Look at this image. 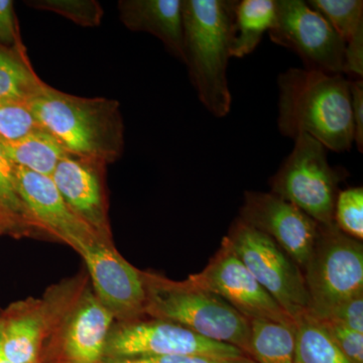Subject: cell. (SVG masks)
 Instances as JSON below:
<instances>
[{
	"label": "cell",
	"instance_id": "cell-28",
	"mask_svg": "<svg viewBox=\"0 0 363 363\" xmlns=\"http://www.w3.org/2000/svg\"><path fill=\"white\" fill-rule=\"evenodd\" d=\"M323 325L333 342L352 363H363V333L351 330L348 327L332 321L318 320Z\"/></svg>",
	"mask_w": 363,
	"mask_h": 363
},
{
	"label": "cell",
	"instance_id": "cell-15",
	"mask_svg": "<svg viewBox=\"0 0 363 363\" xmlns=\"http://www.w3.org/2000/svg\"><path fill=\"white\" fill-rule=\"evenodd\" d=\"M107 164L68 156L51 178L76 216L104 240L111 241L105 175Z\"/></svg>",
	"mask_w": 363,
	"mask_h": 363
},
{
	"label": "cell",
	"instance_id": "cell-32",
	"mask_svg": "<svg viewBox=\"0 0 363 363\" xmlns=\"http://www.w3.org/2000/svg\"><path fill=\"white\" fill-rule=\"evenodd\" d=\"M351 111L354 125V143L363 150V82L362 79H350Z\"/></svg>",
	"mask_w": 363,
	"mask_h": 363
},
{
	"label": "cell",
	"instance_id": "cell-2",
	"mask_svg": "<svg viewBox=\"0 0 363 363\" xmlns=\"http://www.w3.org/2000/svg\"><path fill=\"white\" fill-rule=\"evenodd\" d=\"M28 105L70 156L107 166L123 157L124 124L116 100L75 96L45 84Z\"/></svg>",
	"mask_w": 363,
	"mask_h": 363
},
{
	"label": "cell",
	"instance_id": "cell-16",
	"mask_svg": "<svg viewBox=\"0 0 363 363\" xmlns=\"http://www.w3.org/2000/svg\"><path fill=\"white\" fill-rule=\"evenodd\" d=\"M47 301L14 303L0 316V346L13 363H35L49 330Z\"/></svg>",
	"mask_w": 363,
	"mask_h": 363
},
{
	"label": "cell",
	"instance_id": "cell-31",
	"mask_svg": "<svg viewBox=\"0 0 363 363\" xmlns=\"http://www.w3.org/2000/svg\"><path fill=\"white\" fill-rule=\"evenodd\" d=\"M21 42L13 1L0 0V45L13 47Z\"/></svg>",
	"mask_w": 363,
	"mask_h": 363
},
{
	"label": "cell",
	"instance_id": "cell-1",
	"mask_svg": "<svg viewBox=\"0 0 363 363\" xmlns=\"http://www.w3.org/2000/svg\"><path fill=\"white\" fill-rule=\"evenodd\" d=\"M278 128L284 136L308 135L332 152L354 143L350 79L309 69L279 74Z\"/></svg>",
	"mask_w": 363,
	"mask_h": 363
},
{
	"label": "cell",
	"instance_id": "cell-12",
	"mask_svg": "<svg viewBox=\"0 0 363 363\" xmlns=\"http://www.w3.org/2000/svg\"><path fill=\"white\" fill-rule=\"evenodd\" d=\"M84 259L93 292L117 322L145 317L143 272L131 266L112 245L96 240L78 250Z\"/></svg>",
	"mask_w": 363,
	"mask_h": 363
},
{
	"label": "cell",
	"instance_id": "cell-9",
	"mask_svg": "<svg viewBox=\"0 0 363 363\" xmlns=\"http://www.w3.org/2000/svg\"><path fill=\"white\" fill-rule=\"evenodd\" d=\"M168 355L247 357L233 345L203 337L180 324L145 317L113 324L105 346L104 359Z\"/></svg>",
	"mask_w": 363,
	"mask_h": 363
},
{
	"label": "cell",
	"instance_id": "cell-7",
	"mask_svg": "<svg viewBox=\"0 0 363 363\" xmlns=\"http://www.w3.org/2000/svg\"><path fill=\"white\" fill-rule=\"evenodd\" d=\"M294 140L292 152L269 181L271 192L317 223H333L339 183L347 173L331 167L324 145L312 136L302 133Z\"/></svg>",
	"mask_w": 363,
	"mask_h": 363
},
{
	"label": "cell",
	"instance_id": "cell-33",
	"mask_svg": "<svg viewBox=\"0 0 363 363\" xmlns=\"http://www.w3.org/2000/svg\"><path fill=\"white\" fill-rule=\"evenodd\" d=\"M0 363H13L11 360L7 359L6 355L2 352L1 346H0Z\"/></svg>",
	"mask_w": 363,
	"mask_h": 363
},
{
	"label": "cell",
	"instance_id": "cell-13",
	"mask_svg": "<svg viewBox=\"0 0 363 363\" xmlns=\"http://www.w3.org/2000/svg\"><path fill=\"white\" fill-rule=\"evenodd\" d=\"M240 218L267 234L304 271L316 241L314 219L272 192L247 191Z\"/></svg>",
	"mask_w": 363,
	"mask_h": 363
},
{
	"label": "cell",
	"instance_id": "cell-5",
	"mask_svg": "<svg viewBox=\"0 0 363 363\" xmlns=\"http://www.w3.org/2000/svg\"><path fill=\"white\" fill-rule=\"evenodd\" d=\"M83 281L52 289L49 307L51 340L63 363H102L114 317Z\"/></svg>",
	"mask_w": 363,
	"mask_h": 363
},
{
	"label": "cell",
	"instance_id": "cell-11",
	"mask_svg": "<svg viewBox=\"0 0 363 363\" xmlns=\"http://www.w3.org/2000/svg\"><path fill=\"white\" fill-rule=\"evenodd\" d=\"M188 279L196 285L216 294L248 320L295 324L292 318L234 255L225 238L206 267L198 274H191Z\"/></svg>",
	"mask_w": 363,
	"mask_h": 363
},
{
	"label": "cell",
	"instance_id": "cell-34",
	"mask_svg": "<svg viewBox=\"0 0 363 363\" xmlns=\"http://www.w3.org/2000/svg\"><path fill=\"white\" fill-rule=\"evenodd\" d=\"M4 233H6V228H4V227L2 226L1 224H0V235H1V234Z\"/></svg>",
	"mask_w": 363,
	"mask_h": 363
},
{
	"label": "cell",
	"instance_id": "cell-23",
	"mask_svg": "<svg viewBox=\"0 0 363 363\" xmlns=\"http://www.w3.org/2000/svg\"><path fill=\"white\" fill-rule=\"evenodd\" d=\"M294 321L295 363H352L333 342L323 325L307 312Z\"/></svg>",
	"mask_w": 363,
	"mask_h": 363
},
{
	"label": "cell",
	"instance_id": "cell-35",
	"mask_svg": "<svg viewBox=\"0 0 363 363\" xmlns=\"http://www.w3.org/2000/svg\"><path fill=\"white\" fill-rule=\"evenodd\" d=\"M35 363H38V362H35Z\"/></svg>",
	"mask_w": 363,
	"mask_h": 363
},
{
	"label": "cell",
	"instance_id": "cell-6",
	"mask_svg": "<svg viewBox=\"0 0 363 363\" xmlns=\"http://www.w3.org/2000/svg\"><path fill=\"white\" fill-rule=\"evenodd\" d=\"M307 313L317 320L363 292V245L335 223L318 227L316 241L304 271Z\"/></svg>",
	"mask_w": 363,
	"mask_h": 363
},
{
	"label": "cell",
	"instance_id": "cell-24",
	"mask_svg": "<svg viewBox=\"0 0 363 363\" xmlns=\"http://www.w3.org/2000/svg\"><path fill=\"white\" fill-rule=\"evenodd\" d=\"M0 224L6 233L26 234L37 230L18 194L14 164L0 147Z\"/></svg>",
	"mask_w": 363,
	"mask_h": 363
},
{
	"label": "cell",
	"instance_id": "cell-20",
	"mask_svg": "<svg viewBox=\"0 0 363 363\" xmlns=\"http://www.w3.org/2000/svg\"><path fill=\"white\" fill-rule=\"evenodd\" d=\"M0 147L14 166L50 178L60 162L70 156L45 130L16 142L0 140Z\"/></svg>",
	"mask_w": 363,
	"mask_h": 363
},
{
	"label": "cell",
	"instance_id": "cell-8",
	"mask_svg": "<svg viewBox=\"0 0 363 363\" xmlns=\"http://www.w3.org/2000/svg\"><path fill=\"white\" fill-rule=\"evenodd\" d=\"M224 238L234 255L289 316L295 320L307 312L304 274L269 236L238 217Z\"/></svg>",
	"mask_w": 363,
	"mask_h": 363
},
{
	"label": "cell",
	"instance_id": "cell-17",
	"mask_svg": "<svg viewBox=\"0 0 363 363\" xmlns=\"http://www.w3.org/2000/svg\"><path fill=\"white\" fill-rule=\"evenodd\" d=\"M117 6L128 30L155 35L184 63L183 0H121Z\"/></svg>",
	"mask_w": 363,
	"mask_h": 363
},
{
	"label": "cell",
	"instance_id": "cell-14",
	"mask_svg": "<svg viewBox=\"0 0 363 363\" xmlns=\"http://www.w3.org/2000/svg\"><path fill=\"white\" fill-rule=\"evenodd\" d=\"M14 177L18 194L37 230L68 243L77 252L88 243L102 240L74 214L52 178L16 166Z\"/></svg>",
	"mask_w": 363,
	"mask_h": 363
},
{
	"label": "cell",
	"instance_id": "cell-4",
	"mask_svg": "<svg viewBox=\"0 0 363 363\" xmlns=\"http://www.w3.org/2000/svg\"><path fill=\"white\" fill-rule=\"evenodd\" d=\"M143 278L145 317L180 324L203 337L233 345L248 357L250 320L223 298L189 279L172 281L149 272H143Z\"/></svg>",
	"mask_w": 363,
	"mask_h": 363
},
{
	"label": "cell",
	"instance_id": "cell-25",
	"mask_svg": "<svg viewBox=\"0 0 363 363\" xmlns=\"http://www.w3.org/2000/svg\"><path fill=\"white\" fill-rule=\"evenodd\" d=\"M26 4L59 14L83 28L99 26L104 16L101 4L95 0H30Z\"/></svg>",
	"mask_w": 363,
	"mask_h": 363
},
{
	"label": "cell",
	"instance_id": "cell-22",
	"mask_svg": "<svg viewBox=\"0 0 363 363\" xmlns=\"http://www.w3.org/2000/svg\"><path fill=\"white\" fill-rule=\"evenodd\" d=\"M295 324L250 320L248 357L257 363H295Z\"/></svg>",
	"mask_w": 363,
	"mask_h": 363
},
{
	"label": "cell",
	"instance_id": "cell-3",
	"mask_svg": "<svg viewBox=\"0 0 363 363\" xmlns=\"http://www.w3.org/2000/svg\"><path fill=\"white\" fill-rule=\"evenodd\" d=\"M238 1L183 0L184 64L200 101L215 117L231 108L227 66Z\"/></svg>",
	"mask_w": 363,
	"mask_h": 363
},
{
	"label": "cell",
	"instance_id": "cell-18",
	"mask_svg": "<svg viewBox=\"0 0 363 363\" xmlns=\"http://www.w3.org/2000/svg\"><path fill=\"white\" fill-rule=\"evenodd\" d=\"M307 4L328 21L345 44L344 74L352 79H362L363 1L311 0Z\"/></svg>",
	"mask_w": 363,
	"mask_h": 363
},
{
	"label": "cell",
	"instance_id": "cell-27",
	"mask_svg": "<svg viewBox=\"0 0 363 363\" xmlns=\"http://www.w3.org/2000/svg\"><path fill=\"white\" fill-rule=\"evenodd\" d=\"M334 223L343 233L362 241V187H352L339 191L334 209Z\"/></svg>",
	"mask_w": 363,
	"mask_h": 363
},
{
	"label": "cell",
	"instance_id": "cell-19",
	"mask_svg": "<svg viewBox=\"0 0 363 363\" xmlns=\"http://www.w3.org/2000/svg\"><path fill=\"white\" fill-rule=\"evenodd\" d=\"M45 84L21 40L13 47L0 45V104H28Z\"/></svg>",
	"mask_w": 363,
	"mask_h": 363
},
{
	"label": "cell",
	"instance_id": "cell-29",
	"mask_svg": "<svg viewBox=\"0 0 363 363\" xmlns=\"http://www.w3.org/2000/svg\"><path fill=\"white\" fill-rule=\"evenodd\" d=\"M102 363H257L252 358H218L203 355H168V357L118 358Z\"/></svg>",
	"mask_w": 363,
	"mask_h": 363
},
{
	"label": "cell",
	"instance_id": "cell-21",
	"mask_svg": "<svg viewBox=\"0 0 363 363\" xmlns=\"http://www.w3.org/2000/svg\"><path fill=\"white\" fill-rule=\"evenodd\" d=\"M276 18V0L238 1L234 18V37L231 57L243 58L252 54L264 33L272 28Z\"/></svg>",
	"mask_w": 363,
	"mask_h": 363
},
{
	"label": "cell",
	"instance_id": "cell-10",
	"mask_svg": "<svg viewBox=\"0 0 363 363\" xmlns=\"http://www.w3.org/2000/svg\"><path fill=\"white\" fill-rule=\"evenodd\" d=\"M269 33L272 42L296 52L306 69L344 75L345 44L307 2L276 0V18Z\"/></svg>",
	"mask_w": 363,
	"mask_h": 363
},
{
	"label": "cell",
	"instance_id": "cell-30",
	"mask_svg": "<svg viewBox=\"0 0 363 363\" xmlns=\"http://www.w3.org/2000/svg\"><path fill=\"white\" fill-rule=\"evenodd\" d=\"M324 320L338 322L351 330L363 333V292L344 301Z\"/></svg>",
	"mask_w": 363,
	"mask_h": 363
},
{
	"label": "cell",
	"instance_id": "cell-26",
	"mask_svg": "<svg viewBox=\"0 0 363 363\" xmlns=\"http://www.w3.org/2000/svg\"><path fill=\"white\" fill-rule=\"evenodd\" d=\"M45 130L28 104H0V140L16 142Z\"/></svg>",
	"mask_w": 363,
	"mask_h": 363
}]
</instances>
